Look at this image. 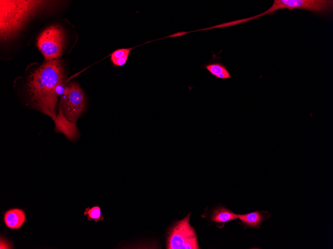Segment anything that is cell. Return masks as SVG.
<instances>
[{
    "label": "cell",
    "mask_w": 333,
    "mask_h": 249,
    "mask_svg": "<svg viewBox=\"0 0 333 249\" xmlns=\"http://www.w3.org/2000/svg\"><path fill=\"white\" fill-rule=\"evenodd\" d=\"M60 59L45 61L28 75L26 93L32 105L53 120L57 116L58 97L66 86Z\"/></svg>",
    "instance_id": "obj_1"
},
{
    "label": "cell",
    "mask_w": 333,
    "mask_h": 249,
    "mask_svg": "<svg viewBox=\"0 0 333 249\" xmlns=\"http://www.w3.org/2000/svg\"><path fill=\"white\" fill-rule=\"evenodd\" d=\"M49 0H0L1 39L14 37L34 15L52 6Z\"/></svg>",
    "instance_id": "obj_2"
},
{
    "label": "cell",
    "mask_w": 333,
    "mask_h": 249,
    "mask_svg": "<svg viewBox=\"0 0 333 249\" xmlns=\"http://www.w3.org/2000/svg\"><path fill=\"white\" fill-rule=\"evenodd\" d=\"M333 7L332 0H274L271 6L261 13L247 18L248 21L265 15H272L277 10L302 9L316 14L330 12Z\"/></svg>",
    "instance_id": "obj_3"
},
{
    "label": "cell",
    "mask_w": 333,
    "mask_h": 249,
    "mask_svg": "<svg viewBox=\"0 0 333 249\" xmlns=\"http://www.w3.org/2000/svg\"><path fill=\"white\" fill-rule=\"evenodd\" d=\"M65 41V34L59 25L48 26L37 38L36 44L45 61L58 59L62 55Z\"/></svg>",
    "instance_id": "obj_4"
},
{
    "label": "cell",
    "mask_w": 333,
    "mask_h": 249,
    "mask_svg": "<svg viewBox=\"0 0 333 249\" xmlns=\"http://www.w3.org/2000/svg\"><path fill=\"white\" fill-rule=\"evenodd\" d=\"M59 105L65 117L76 122L86 108L84 93L75 82H71L65 86L61 95Z\"/></svg>",
    "instance_id": "obj_5"
},
{
    "label": "cell",
    "mask_w": 333,
    "mask_h": 249,
    "mask_svg": "<svg viewBox=\"0 0 333 249\" xmlns=\"http://www.w3.org/2000/svg\"><path fill=\"white\" fill-rule=\"evenodd\" d=\"M190 215L189 213L170 229L167 238V249H199L195 231L189 224Z\"/></svg>",
    "instance_id": "obj_6"
},
{
    "label": "cell",
    "mask_w": 333,
    "mask_h": 249,
    "mask_svg": "<svg viewBox=\"0 0 333 249\" xmlns=\"http://www.w3.org/2000/svg\"><path fill=\"white\" fill-rule=\"evenodd\" d=\"M55 130L63 134L69 140H75L79 133L76 123L69 120L64 115L61 106L59 105V111L53 120Z\"/></svg>",
    "instance_id": "obj_7"
},
{
    "label": "cell",
    "mask_w": 333,
    "mask_h": 249,
    "mask_svg": "<svg viewBox=\"0 0 333 249\" xmlns=\"http://www.w3.org/2000/svg\"><path fill=\"white\" fill-rule=\"evenodd\" d=\"M25 219L24 211L18 208L10 209L6 211L4 215V221L6 226L11 229L20 228Z\"/></svg>",
    "instance_id": "obj_8"
},
{
    "label": "cell",
    "mask_w": 333,
    "mask_h": 249,
    "mask_svg": "<svg viewBox=\"0 0 333 249\" xmlns=\"http://www.w3.org/2000/svg\"><path fill=\"white\" fill-rule=\"evenodd\" d=\"M206 69L212 76L220 79H230L231 75L226 67L220 62H213L205 65Z\"/></svg>",
    "instance_id": "obj_9"
},
{
    "label": "cell",
    "mask_w": 333,
    "mask_h": 249,
    "mask_svg": "<svg viewBox=\"0 0 333 249\" xmlns=\"http://www.w3.org/2000/svg\"><path fill=\"white\" fill-rule=\"evenodd\" d=\"M237 218V215L224 208L219 207L213 212L211 220L217 223H225Z\"/></svg>",
    "instance_id": "obj_10"
},
{
    "label": "cell",
    "mask_w": 333,
    "mask_h": 249,
    "mask_svg": "<svg viewBox=\"0 0 333 249\" xmlns=\"http://www.w3.org/2000/svg\"><path fill=\"white\" fill-rule=\"evenodd\" d=\"M237 218L241 220L245 225L249 227H255L259 225L263 221V217L258 211L253 212L244 215H237Z\"/></svg>",
    "instance_id": "obj_11"
},
{
    "label": "cell",
    "mask_w": 333,
    "mask_h": 249,
    "mask_svg": "<svg viewBox=\"0 0 333 249\" xmlns=\"http://www.w3.org/2000/svg\"><path fill=\"white\" fill-rule=\"evenodd\" d=\"M133 49V48H121L114 51L111 55V60L113 64L117 66L124 65Z\"/></svg>",
    "instance_id": "obj_12"
},
{
    "label": "cell",
    "mask_w": 333,
    "mask_h": 249,
    "mask_svg": "<svg viewBox=\"0 0 333 249\" xmlns=\"http://www.w3.org/2000/svg\"><path fill=\"white\" fill-rule=\"evenodd\" d=\"M84 215H87L88 220H94L95 222L101 221L103 219V217L101 215V209L99 206H94L91 208L86 209Z\"/></svg>",
    "instance_id": "obj_13"
},
{
    "label": "cell",
    "mask_w": 333,
    "mask_h": 249,
    "mask_svg": "<svg viewBox=\"0 0 333 249\" xmlns=\"http://www.w3.org/2000/svg\"><path fill=\"white\" fill-rule=\"evenodd\" d=\"M187 33H188V32H177V33H175L174 34H173L171 35H169V36H167V38L168 37H178V36H182V35L186 34Z\"/></svg>",
    "instance_id": "obj_14"
}]
</instances>
